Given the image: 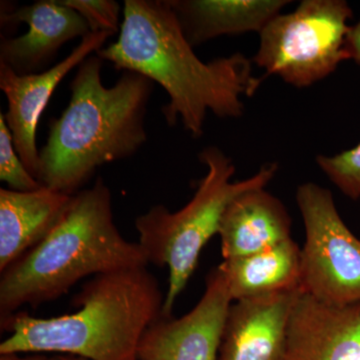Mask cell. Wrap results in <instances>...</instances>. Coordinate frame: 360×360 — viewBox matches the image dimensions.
Wrapping results in <instances>:
<instances>
[{"label":"cell","mask_w":360,"mask_h":360,"mask_svg":"<svg viewBox=\"0 0 360 360\" xmlns=\"http://www.w3.org/2000/svg\"><path fill=\"white\" fill-rule=\"evenodd\" d=\"M118 70L139 73L168 96L161 112L169 127L181 122L193 139L205 134L210 112L239 118L245 99L255 96L264 78L240 52L201 60L191 46L169 0H125L120 37L96 52Z\"/></svg>","instance_id":"obj_1"},{"label":"cell","mask_w":360,"mask_h":360,"mask_svg":"<svg viewBox=\"0 0 360 360\" xmlns=\"http://www.w3.org/2000/svg\"><path fill=\"white\" fill-rule=\"evenodd\" d=\"M103 65L96 53L78 65L70 103L51 120L39 150L37 180L42 186L75 195L97 168L131 158L148 141L146 116L155 82L124 70L106 87Z\"/></svg>","instance_id":"obj_2"},{"label":"cell","mask_w":360,"mask_h":360,"mask_svg":"<svg viewBox=\"0 0 360 360\" xmlns=\"http://www.w3.org/2000/svg\"><path fill=\"white\" fill-rule=\"evenodd\" d=\"M165 295L148 266L97 274L73 297L75 314L39 319L16 312L0 322L11 333L0 354L59 352L89 360H139L146 329L162 312Z\"/></svg>","instance_id":"obj_3"},{"label":"cell","mask_w":360,"mask_h":360,"mask_svg":"<svg viewBox=\"0 0 360 360\" xmlns=\"http://www.w3.org/2000/svg\"><path fill=\"white\" fill-rule=\"evenodd\" d=\"M148 265L139 243L118 231L110 187L98 177L72 195L63 219L41 243L1 271L0 322L25 305L58 300L84 277Z\"/></svg>","instance_id":"obj_4"},{"label":"cell","mask_w":360,"mask_h":360,"mask_svg":"<svg viewBox=\"0 0 360 360\" xmlns=\"http://www.w3.org/2000/svg\"><path fill=\"white\" fill-rule=\"evenodd\" d=\"M207 168L191 200L176 212L163 205L153 206L135 219L141 245L148 264L167 266L168 288L162 314L172 315L177 297L198 267L201 251L219 236L225 210L234 198L250 189L267 187L278 170L266 163L248 179L233 181L236 165L217 146H207L198 155Z\"/></svg>","instance_id":"obj_5"},{"label":"cell","mask_w":360,"mask_h":360,"mask_svg":"<svg viewBox=\"0 0 360 360\" xmlns=\"http://www.w3.org/2000/svg\"><path fill=\"white\" fill-rule=\"evenodd\" d=\"M354 13L345 0H303L290 13L277 14L259 33L252 63L297 89L333 75L347 51Z\"/></svg>","instance_id":"obj_6"},{"label":"cell","mask_w":360,"mask_h":360,"mask_svg":"<svg viewBox=\"0 0 360 360\" xmlns=\"http://www.w3.org/2000/svg\"><path fill=\"white\" fill-rule=\"evenodd\" d=\"M296 203L305 231L300 288L330 304L360 303V238L340 217L333 193L305 182Z\"/></svg>","instance_id":"obj_7"},{"label":"cell","mask_w":360,"mask_h":360,"mask_svg":"<svg viewBox=\"0 0 360 360\" xmlns=\"http://www.w3.org/2000/svg\"><path fill=\"white\" fill-rule=\"evenodd\" d=\"M232 300L219 266L206 276L200 302L181 317L163 315L142 335L139 360H217Z\"/></svg>","instance_id":"obj_8"},{"label":"cell","mask_w":360,"mask_h":360,"mask_svg":"<svg viewBox=\"0 0 360 360\" xmlns=\"http://www.w3.org/2000/svg\"><path fill=\"white\" fill-rule=\"evenodd\" d=\"M108 37V33H90L58 65L34 75H18L0 63V89L8 103L4 118L18 155L35 179L39 168L37 131L40 116L61 80L94 52L103 49Z\"/></svg>","instance_id":"obj_9"},{"label":"cell","mask_w":360,"mask_h":360,"mask_svg":"<svg viewBox=\"0 0 360 360\" xmlns=\"http://www.w3.org/2000/svg\"><path fill=\"white\" fill-rule=\"evenodd\" d=\"M0 22L2 28L28 25L25 34L0 44V63L18 75L42 72L63 44L91 33L84 18L58 0H39L13 9L1 4Z\"/></svg>","instance_id":"obj_10"},{"label":"cell","mask_w":360,"mask_h":360,"mask_svg":"<svg viewBox=\"0 0 360 360\" xmlns=\"http://www.w3.org/2000/svg\"><path fill=\"white\" fill-rule=\"evenodd\" d=\"M285 360H360V303L330 304L300 290L288 319Z\"/></svg>","instance_id":"obj_11"},{"label":"cell","mask_w":360,"mask_h":360,"mask_svg":"<svg viewBox=\"0 0 360 360\" xmlns=\"http://www.w3.org/2000/svg\"><path fill=\"white\" fill-rule=\"evenodd\" d=\"M300 290L232 302L217 360H285L288 319Z\"/></svg>","instance_id":"obj_12"},{"label":"cell","mask_w":360,"mask_h":360,"mask_svg":"<svg viewBox=\"0 0 360 360\" xmlns=\"http://www.w3.org/2000/svg\"><path fill=\"white\" fill-rule=\"evenodd\" d=\"M224 260L246 257L291 238V217L266 187L250 189L232 200L220 222Z\"/></svg>","instance_id":"obj_13"},{"label":"cell","mask_w":360,"mask_h":360,"mask_svg":"<svg viewBox=\"0 0 360 360\" xmlns=\"http://www.w3.org/2000/svg\"><path fill=\"white\" fill-rule=\"evenodd\" d=\"M71 198L45 186L33 191L0 189V272L51 233Z\"/></svg>","instance_id":"obj_14"},{"label":"cell","mask_w":360,"mask_h":360,"mask_svg":"<svg viewBox=\"0 0 360 360\" xmlns=\"http://www.w3.org/2000/svg\"><path fill=\"white\" fill-rule=\"evenodd\" d=\"M191 46L225 35L257 32L291 4L290 0H169Z\"/></svg>","instance_id":"obj_15"},{"label":"cell","mask_w":360,"mask_h":360,"mask_svg":"<svg viewBox=\"0 0 360 360\" xmlns=\"http://www.w3.org/2000/svg\"><path fill=\"white\" fill-rule=\"evenodd\" d=\"M224 272L232 302L300 290L302 248L292 238L246 257L224 260Z\"/></svg>","instance_id":"obj_16"},{"label":"cell","mask_w":360,"mask_h":360,"mask_svg":"<svg viewBox=\"0 0 360 360\" xmlns=\"http://www.w3.org/2000/svg\"><path fill=\"white\" fill-rule=\"evenodd\" d=\"M315 160L317 167L341 193L350 200H359L360 142L338 155H319Z\"/></svg>","instance_id":"obj_17"},{"label":"cell","mask_w":360,"mask_h":360,"mask_svg":"<svg viewBox=\"0 0 360 360\" xmlns=\"http://www.w3.org/2000/svg\"><path fill=\"white\" fill-rule=\"evenodd\" d=\"M0 179L11 191H33L42 186L23 165L2 112L0 113Z\"/></svg>","instance_id":"obj_18"},{"label":"cell","mask_w":360,"mask_h":360,"mask_svg":"<svg viewBox=\"0 0 360 360\" xmlns=\"http://www.w3.org/2000/svg\"><path fill=\"white\" fill-rule=\"evenodd\" d=\"M84 18L92 33H108L110 37L120 30V4L113 0H58Z\"/></svg>","instance_id":"obj_19"},{"label":"cell","mask_w":360,"mask_h":360,"mask_svg":"<svg viewBox=\"0 0 360 360\" xmlns=\"http://www.w3.org/2000/svg\"><path fill=\"white\" fill-rule=\"evenodd\" d=\"M347 51L349 60H354L360 66V20L350 27L347 37Z\"/></svg>","instance_id":"obj_20"},{"label":"cell","mask_w":360,"mask_h":360,"mask_svg":"<svg viewBox=\"0 0 360 360\" xmlns=\"http://www.w3.org/2000/svg\"><path fill=\"white\" fill-rule=\"evenodd\" d=\"M0 360H51V357H46L44 355L21 357L18 356V354H0Z\"/></svg>","instance_id":"obj_21"},{"label":"cell","mask_w":360,"mask_h":360,"mask_svg":"<svg viewBox=\"0 0 360 360\" xmlns=\"http://www.w3.org/2000/svg\"><path fill=\"white\" fill-rule=\"evenodd\" d=\"M51 360H89L84 359V357L75 356V355L70 354H59L56 356L51 357Z\"/></svg>","instance_id":"obj_22"}]
</instances>
